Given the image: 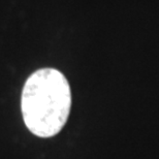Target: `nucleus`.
I'll return each instance as SVG.
<instances>
[{
	"label": "nucleus",
	"instance_id": "obj_1",
	"mask_svg": "<svg viewBox=\"0 0 159 159\" xmlns=\"http://www.w3.org/2000/svg\"><path fill=\"white\" fill-rule=\"evenodd\" d=\"M71 107L66 78L55 68H41L25 83L21 110L25 125L34 135L52 138L61 131Z\"/></svg>",
	"mask_w": 159,
	"mask_h": 159
}]
</instances>
